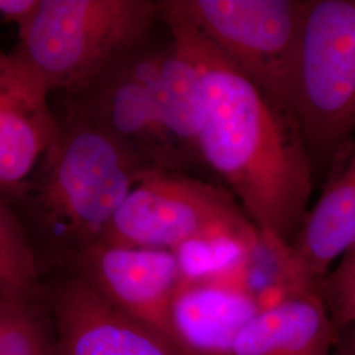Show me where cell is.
<instances>
[{"label":"cell","mask_w":355,"mask_h":355,"mask_svg":"<svg viewBox=\"0 0 355 355\" xmlns=\"http://www.w3.org/2000/svg\"><path fill=\"white\" fill-rule=\"evenodd\" d=\"M261 230L224 186L190 173L152 168L129 191L99 240L178 252L195 242L258 241Z\"/></svg>","instance_id":"cell-5"},{"label":"cell","mask_w":355,"mask_h":355,"mask_svg":"<svg viewBox=\"0 0 355 355\" xmlns=\"http://www.w3.org/2000/svg\"><path fill=\"white\" fill-rule=\"evenodd\" d=\"M40 6L41 0H0L1 23L16 24L20 38L36 19Z\"/></svg>","instance_id":"cell-17"},{"label":"cell","mask_w":355,"mask_h":355,"mask_svg":"<svg viewBox=\"0 0 355 355\" xmlns=\"http://www.w3.org/2000/svg\"><path fill=\"white\" fill-rule=\"evenodd\" d=\"M60 121L32 174L0 196L20 217L44 277L99 241L129 191L152 170L78 114L64 110Z\"/></svg>","instance_id":"cell-2"},{"label":"cell","mask_w":355,"mask_h":355,"mask_svg":"<svg viewBox=\"0 0 355 355\" xmlns=\"http://www.w3.org/2000/svg\"><path fill=\"white\" fill-rule=\"evenodd\" d=\"M45 296L37 252L12 205L0 198V302L31 303Z\"/></svg>","instance_id":"cell-14"},{"label":"cell","mask_w":355,"mask_h":355,"mask_svg":"<svg viewBox=\"0 0 355 355\" xmlns=\"http://www.w3.org/2000/svg\"><path fill=\"white\" fill-rule=\"evenodd\" d=\"M57 355H183L161 331L104 300L74 272L45 277Z\"/></svg>","instance_id":"cell-8"},{"label":"cell","mask_w":355,"mask_h":355,"mask_svg":"<svg viewBox=\"0 0 355 355\" xmlns=\"http://www.w3.org/2000/svg\"><path fill=\"white\" fill-rule=\"evenodd\" d=\"M64 96V110L152 168L191 174L203 166V83L196 64L173 36L164 42L153 38Z\"/></svg>","instance_id":"cell-3"},{"label":"cell","mask_w":355,"mask_h":355,"mask_svg":"<svg viewBox=\"0 0 355 355\" xmlns=\"http://www.w3.org/2000/svg\"><path fill=\"white\" fill-rule=\"evenodd\" d=\"M64 270L74 272L114 308L171 341V304L186 279L174 252L98 241Z\"/></svg>","instance_id":"cell-9"},{"label":"cell","mask_w":355,"mask_h":355,"mask_svg":"<svg viewBox=\"0 0 355 355\" xmlns=\"http://www.w3.org/2000/svg\"><path fill=\"white\" fill-rule=\"evenodd\" d=\"M350 355H355V327L354 333H353V340H352V349H350Z\"/></svg>","instance_id":"cell-18"},{"label":"cell","mask_w":355,"mask_h":355,"mask_svg":"<svg viewBox=\"0 0 355 355\" xmlns=\"http://www.w3.org/2000/svg\"><path fill=\"white\" fill-rule=\"evenodd\" d=\"M284 112L295 116V78L309 0H164ZM297 121V120H296Z\"/></svg>","instance_id":"cell-7"},{"label":"cell","mask_w":355,"mask_h":355,"mask_svg":"<svg viewBox=\"0 0 355 355\" xmlns=\"http://www.w3.org/2000/svg\"><path fill=\"white\" fill-rule=\"evenodd\" d=\"M295 116L315 170L355 137V0H309L297 55Z\"/></svg>","instance_id":"cell-6"},{"label":"cell","mask_w":355,"mask_h":355,"mask_svg":"<svg viewBox=\"0 0 355 355\" xmlns=\"http://www.w3.org/2000/svg\"><path fill=\"white\" fill-rule=\"evenodd\" d=\"M161 1L41 0L19 49L51 92L80 89L154 38Z\"/></svg>","instance_id":"cell-4"},{"label":"cell","mask_w":355,"mask_h":355,"mask_svg":"<svg viewBox=\"0 0 355 355\" xmlns=\"http://www.w3.org/2000/svg\"><path fill=\"white\" fill-rule=\"evenodd\" d=\"M161 20L196 64L204 91L200 158L259 230L295 241L309 211L315 166L302 130L190 21Z\"/></svg>","instance_id":"cell-1"},{"label":"cell","mask_w":355,"mask_h":355,"mask_svg":"<svg viewBox=\"0 0 355 355\" xmlns=\"http://www.w3.org/2000/svg\"><path fill=\"white\" fill-rule=\"evenodd\" d=\"M0 355H57L45 296L40 302H0Z\"/></svg>","instance_id":"cell-15"},{"label":"cell","mask_w":355,"mask_h":355,"mask_svg":"<svg viewBox=\"0 0 355 355\" xmlns=\"http://www.w3.org/2000/svg\"><path fill=\"white\" fill-rule=\"evenodd\" d=\"M259 311L234 282L186 278L171 304V341L183 355H230L239 333Z\"/></svg>","instance_id":"cell-11"},{"label":"cell","mask_w":355,"mask_h":355,"mask_svg":"<svg viewBox=\"0 0 355 355\" xmlns=\"http://www.w3.org/2000/svg\"><path fill=\"white\" fill-rule=\"evenodd\" d=\"M320 290L336 328L355 327V246L321 280Z\"/></svg>","instance_id":"cell-16"},{"label":"cell","mask_w":355,"mask_h":355,"mask_svg":"<svg viewBox=\"0 0 355 355\" xmlns=\"http://www.w3.org/2000/svg\"><path fill=\"white\" fill-rule=\"evenodd\" d=\"M51 91L19 46L0 55V192L32 174L61 127L48 104Z\"/></svg>","instance_id":"cell-10"},{"label":"cell","mask_w":355,"mask_h":355,"mask_svg":"<svg viewBox=\"0 0 355 355\" xmlns=\"http://www.w3.org/2000/svg\"><path fill=\"white\" fill-rule=\"evenodd\" d=\"M329 167L325 186L292 242L306 271L318 282L355 246V137Z\"/></svg>","instance_id":"cell-12"},{"label":"cell","mask_w":355,"mask_h":355,"mask_svg":"<svg viewBox=\"0 0 355 355\" xmlns=\"http://www.w3.org/2000/svg\"><path fill=\"white\" fill-rule=\"evenodd\" d=\"M337 333L321 290H309L261 309L239 333L230 355H333Z\"/></svg>","instance_id":"cell-13"}]
</instances>
